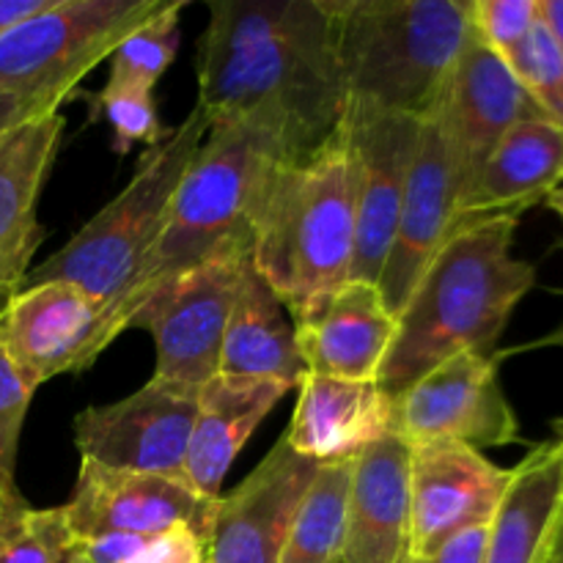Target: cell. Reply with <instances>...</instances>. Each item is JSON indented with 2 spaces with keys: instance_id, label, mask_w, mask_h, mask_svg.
<instances>
[{
  "instance_id": "obj_4",
  "label": "cell",
  "mask_w": 563,
  "mask_h": 563,
  "mask_svg": "<svg viewBox=\"0 0 563 563\" xmlns=\"http://www.w3.org/2000/svg\"><path fill=\"white\" fill-rule=\"evenodd\" d=\"M346 110L423 121L473 33L471 0H324Z\"/></svg>"
},
{
  "instance_id": "obj_37",
  "label": "cell",
  "mask_w": 563,
  "mask_h": 563,
  "mask_svg": "<svg viewBox=\"0 0 563 563\" xmlns=\"http://www.w3.org/2000/svg\"><path fill=\"white\" fill-rule=\"evenodd\" d=\"M49 0H0V36H3L9 27L20 25L22 20L33 16L36 11L47 9Z\"/></svg>"
},
{
  "instance_id": "obj_25",
  "label": "cell",
  "mask_w": 563,
  "mask_h": 563,
  "mask_svg": "<svg viewBox=\"0 0 563 563\" xmlns=\"http://www.w3.org/2000/svg\"><path fill=\"white\" fill-rule=\"evenodd\" d=\"M220 374L269 379L286 388H297L306 374L297 352L295 322L267 280L256 273L253 258H247L242 269L240 291L225 324Z\"/></svg>"
},
{
  "instance_id": "obj_10",
  "label": "cell",
  "mask_w": 563,
  "mask_h": 563,
  "mask_svg": "<svg viewBox=\"0 0 563 563\" xmlns=\"http://www.w3.org/2000/svg\"><path fill=\"white\" fill-rule=\"evenodd\" d=\"M124 330L113 308L60 280L20 286L0 308V341L33 388L91 368Z\"/></svg>"
},
{
  "instance_id": "obj_41",
  "label": "cell",
  "mask_w": 563,
  "mask_h": 563,
  "mask_svg": "<svg viewBox=\"0 0 563 563\" xmlns=\"http://www.w3.org/2000/svg\"><path fill=\"white\" fill-rule=\"evenodd\" d=\"M550 563H563V533L559 537V544H555L553 559H550Z\"/></svg>"
},
{
  "instance_id": "obj_27",
  "label": "cell",
  "mask_w": 563,
  "mask_h": 563,
  "mask_svg": "<svg viewBox=\"0 0 563 563\" xmlns=\"http://www.w3.org/2000/svg\"><path fill=\"white\" fill-rule=\"evenodd\" d=\"M82 97L88 99L91 121H108L110 148L119 157L130 154L135 143H146V148H152L168 135L159 121L154 88L108 77L97 93H82Z\"/></svg>"
},
{
  "instance_id": "obj_16",
  "label": "cell",
  "mask_w": 563,
  "mask_h": 563,
  "mask_svg": "<svg viewBox=\"0 0 563 563\" xmlns=\"http://www.w3.org/2000/svg\"><path fill=\"white\" fill-rule=\"evenodd\" d=\"M456 203H460V190H456L454 163L445 146L443 126L432 113L421 121L418 130L416 157L407 176L396 234L377 280L385 306L396 319L405 311L434 253L451 234Z\"/></svg>"
},
{
  "instance_id": "obj_29",
  "label": "cell",
  "mask_w": 563,
  "mask_h": 563,
  "mask_svg": "<svg viewBox=\"0 0 563 563\" xmlns=\"http://www.w3.org/2000/svg\"><path fill=\"white\" fill-rule=\"evenodd\" d=\"M509 69L522 82L539 113L563 130V53L542 20H537Z\"/></svg>"
},
{
  "instance_id": "obj_14",
  "label": "cell",
  "mask_w": 563,
  "mask_h": 563,
  "mask_svg": "<svg viewBox=\"0 0 563 563\" xmlns=\"http://www.w3.org/2000/svg\"><path fill=\"white\" fill-rule=\"evenodd\" d=\"M421 121L346 110L344 132L355 163V262L350 280L377 284L396 234Z\"/></svg>"
},
{
  "instance_id": "obj_34",
  "label": "cell",
  "mask_w": 563,
  "mask_h": 563,
  "mask_svg": "<svg viewBox=\"0 0 563 563\" xmlns=\"http://www.w3.org/2000/svg\"><path fill=\"white\" fill-rule=\"evenodd\" d=\"M489 544V522L487 526H473L465 531L445 539L438 550L418 559H407V563H487Z\"/></svg>"
},
{
  "instance_id": "obj_33",
  "label": "cell",
  "mask_w": 563,
  "mask_h": 563,
  "mask_svg": "<svg viewBox=\"0 0 563 563\" xmlns=\"http://www.w3.org/2000/svg\"><path fill=\"white\" fill-rule=\"evenodd\" d=\"M207 539L190 528H174L157 537H137L121 563H207Z\"/></svg>"
},
{
  "instance_id": "obj_24",
  "label": "cell",
  "mask_w": 563,
  "mask_h": 563,
  "mask_svg": "<svg viewBox=\"0 0 563 563\" xmlns=\"http://www.w3.org/2000/svg\"><path fill=\"white\" fill-rule=\"evenodd\" d=\"M563 185V130L548 119H526L495 146L471 192L456 209L460 220L522 218Z\"/></svg>"
},
{
  "instance_id": "obj_32",
  "label": "cell",
  "mask_w": 563,
  "mask_h": 563,
  "mask_svg": "<svg viewBox=\"0 0 563 563\" xmlns=\"http://www.w3.org/2000/svg\"><path fill=\"white\" fill-rule=\"evenodd\" d=\"M33 394L36 388L22 377L0 341V484L5 489H16V454Z\"/></svg>"
},
{
  "instance_id": "obj_2",
  "label": "cell",
  "mask_w": 563,
  "mask_h": 563,
  "mask_svg": "<svg viewBox=\"0 0 563 563\" xmlns=\"http://www.w3.org/2000/svg\"><path fill=\"white\" fill-rule=\"evenodd\" d=\"M520 218L460 220L399 313L396 339L377 385L396 399L438 363L478 352L495 355L537 267L511 253Z\"/></svg>"
},
{
  "instance_id": "obj_21",
  "label": "cell",
  "mask_w": 563,
  "mask_h": 563,
  "mask_svg": "<svg viewBox=\"0 0 563 563\" xmlns=\"http://www.w3.org/2000/svg\"><path fill=\"white\" fill-rule=\"evenodd\" d=\"M396 328L377 284L346 280L313 317L295 322L297 352L306 372L377 383Z\"/></svg>"
},
{
  "instance_id": "obj_40",
  "label": "cell",
  "mask_w": 563,
  "mask_h": 563,
  "mask_svg": "<svg viewBox=\"0 0 563 563\" xmlns=\"http://www.w3.org/2000/svg\"><path fill=\"white\" fill-rule=\"evenodd\" d=\"M533 346H563V324L559 330H555V333H550L548 339H542V341H537V344Z\"/></svg>"
},
{
  "instance_id": "obj_39",
  "label": "cell",
  "mask_w": 563,
  "mask_h": 563,
  "mask_svg": "<svg viewBox=\"0 0 563 563\" xmlns=\"http://www.w3.org/2000/svg\"><path fill=\"white\" fill-rule=\"evenodd\" d=\"M544 203H548V207L553 209L555 214H559V218H561V223H563V185L559 187V190H553V192H550V196H548V201H544Z\"/></svg>"
},
{
  "instance_id": "obj_35",
  "label": "cell",
  "mask_w": 563,
  "mask_h": 563,
  "mask_svg": "<svg viewBox=\"0 0 563 563\" xmlns=\"http://www.w3.org/2000/svg\"><path fill=\"white\" fill-rule=\"evenodd\" d=\"M47 113H60L58 108L44 102H33V99H22V97H9V93H0V137L5 132H11L14 126L25 124V121L38 119V115Z\"/></svg>"
},
{
  "instance_id": "obj_17",
  "label": "cell",
  "mask_w": 563,
  "mask_h": 563,
  "mask_svg": "<svg viewBox=\"0 0 563 563\" xmlns=\"http://www.w3.org/2000/svg\"><path fill=\"white\" fill-rule=\"evenodd\" d=\"M319 467L280 438L234 493L220 495L207 561L278 563L297 506Z\"/></svg>"
},
{
  "instance_id": "obj_15",
  "label": "cell",
  "mask_w": 563,
  "mask_h": 563,
  "mask_svg": "<svg viewBox=\"0 0 563 563\" xmlns=\"http://www.w3.org/2000/svg\"><path fill=\"white\" fill-rule=\"evenodd\" d=\"M509 471L460 443L410 445V559L493 520Z\"/></svg>"
},
{
  "instance_id": "obj_5",
  "label": "cell",
  "mask_w": 563,
  "mask_h": 563,
  "mask_svg": "<svg viewBox=\"0 0 563 563\" xmlns=\"http://www.w3.org/2000/svg\"><path fill=\"white\" fill-rule=\"evenodd\" d=\"M280 163L267 141L236 121H212L170 201L168 218L115 313L130 330L148 291L231 247L253 245V212L269 168Z\"/></svg>"
},
{
  "instance_id": "obj_6",
  "label": "cell",
  "mask_w": 563,
  "mask_h": 563,
  "mask_svg": "<svg viewBox=\"0 0 563 563\" xmlns=\"http://www.w3.org/2000/svg\"><path fill=\"white\" fill-rule=\"evenodd\" d=\"M207 132V113L196 104L181 124L168 130L163 143L146 148L130 185L104 203L60 251L27 273L22 286L60 280L115 311L157 242L181 176Z\"/></svg>"
},
{
  "instance_id": "obj_12",
  "label": "cell",
  "mask_w": 563,
  "mask_h": 563,
  "mask_svg": "<svg viewBox=\"0 0 563 563\" xmlns=\"http://www.w3.org/2000/svg\"><path fill=\"white\" fill-rule=\"evenodd\" d=\"M456 174L460 203L506 132L526 119H544L515 71L473 31L434 108ZM456 203V209H460Z\"/></svg>"
},
{
  "instance_id": "obj_18",
  "label": "cell",
  "mask_w": 563,
  "mask_h": 563,
  "mask_svg": "<svg viewBox=\"0 0 563 563\" xmlns=\"http://www.w3.org/2000/svg\"><path fill=\"white\" fill-rule=\"evenodd\" d=\"M394 434V399L374 379H341L306 372L286 443L319 465L352 462L377 440Z\"/></svg>"
},
{
  "instance_id": "obj_19",
  "label": "cell",
  "mask_w": 563,
  "mask_h": 563,
  "mask_svg": "<svg viewBox=\"0 0 563 563\" xmlns=\"http://www.w3.org/2000/svg\"><path fill=\"white\" fill-rule=\"evenodd\" d=\"M410 559V445L396 434L352 460L341 563Z\"/></svg>"
},
{
  "instance_id": "obj_23",
  "label": "cell",
  "mask_w": 563,
  "mask_h": 563,
  "mask_svg": "<svg viewBox=\"0 0 563 563\" xmlns=\"http://www.w3.org/2000/svg\"><path fill=\"white\" fill-rule=\"evenodd\" d=\"M289 390L269 379L229 374L209 379L198 390L196 421L185 456V482L203 498L218 500L231 462Z\"/></svg>"
},
{
  "instance_id": "obj_28",
  "label": "cell",
  "mask_w": 563,
  "mask_h": 563,
  "mask_svg": "<svg viewBox=\"0 0 563 563\" xmlns=\"http://www.w3.org/2000/svg\"><path fill=\"white\" fill-rule=\"evenodd\" d=\"M185 0H168L146 25L124 38L110 55V80H130L154 88L179 53V16Z\"/></svg>"
},
{
  "instance_id": "obj_8",
  "label": "cell",
  "mask_w": 563,
  "mask_h": 563,
  "mask_svg": "<svg viewBox=\"0 0 563 563\" xmlns=\"http://www.w3.org/2000/svg\"><path fill=\"white\" fill-rule=\"evenodd\" d=\"M247 258L251 247H231L143 297L130 330L141 328L154 335V379L198 394L218 377L225 324Z\"/></svg>"
},
{
  "instance_id": "obj_7",
  "label": "cell",
  "mask_w": 563,
  "mask_h": 563,
  "mask_svg": "<svg viewBox=\"0 0 563 563\" xmlns=\"http://www.w3.org/2000/svg\"><path fill=\"white\" fill-rule=\"evenodd\" d=\"M168 0H49L0 36V93L60 110L77 86Z\"/></svg>"
},
{
  "instance_id": "obj_3",
  "label": "cell",
  "mask_w": 563,
  "mask_h": 563,
  "mask_svg": "<svg viewBox=\"0 0 563 563\" xmlns=\"http://www.w3.org/2000/svg\"><path fill=\"white\" fill-rule=\"evenodd\" d=\"M251 258L289 311L313 317L355 262V163L341 130L300 163H275L253 212Z\"/></svg>"
},
{
  "instance_id": "obj_20",
  "label": "cell",
  "mask_w": 563,
  "mask_h": 563,
  "mask_svg": "<svg viewBox=\"0 0 563 563\" xmlns=\"http://www.w3.org/2000/svg\"><path fill=\"white\" fill-rule=\"evenodd\" d=\"M64 126V115L47 113L0 137V302L27 278L44 236L38 196L53 170Z\"/></svg>"
},
{
  "instance_id": "obj_13",
  "label": "cell",
  "mask_w": 563,
  "mask_h": 563,
  "mask_svg": "<svg viewBox=\"0 0 563 563\" xmlns=\"http://www.w3.org/2000/svg\"><path fill=\"white\" fill-rule=\"evenodd\" d=\"M218 500L198 495L185 478L110 471L97 462L80 460L77 484L64 511L75 539L110 533L157 537L174 528H190L207 539L209 548Z\"/></svg>"
},
{
  "instance_id": "obj_38",
  "label": "cell",
  "mask_w": 563,
  "mask_h": 563,
  "mask_svg": "<svg viewBox=\"0 0 563 563\" xmlns=\"http://www.w3.org/2000/svg\"><path fill=\"white\" fill-rule=\"evenodd\" d=\"M539 3V20L555 38L559 49L563 53V0H537Z\"/></svg>"
},
{
  "instance_id": "obj_30",
  "label": "cell",
  "mask_w": 563,
  "mask_h": 563,
  "mask_svg": "<svg viewBox=\"0 0 563 563\" xmlns=\"http://www.w3.org/2000/svg\"><path fill=\"white\" fill-rule=\"evenodd\" d=\"M0 563H77V539L64 506L27 509L20 528L0 544Z\"/></svg>"
},
{
  "instance_id": "obj_26",
  "label": "cell",
  "mask_w": 563,
  "mask_h": 563,
  "mask_svg": "<svg viewBox=\"0 0 563 563\" xmlns=\"http://www.w3.org/2000/svg\"><path fill=\"white\" fill-rule=\"evenodd\" d=\"M352 462L322 465L302 495L278 563H341Z\"/></svg>"
},
{
  "instance_id": "obj_1",
  "label": "cell",
  "mask_w": 563,
  "mask_h": 563,
  "mask_svg": "<svg viewBox=\"0 0 563 563\" xmlns=\"http://www.w3.org/2000/svg\"><path fill=\"white\" fill-rule=\"evenodd\" d=\"M198 108L251 126L278 154H317L346 115L333 20L324 0H209L196 53Z\"/></svg>"
},
{
  "instance_id": "obj_31",
  "label": "cell",
  "mask_w": 563,
  "mask_h": 563,
  "mask_svg": "<svg viewBox=\"0 0 563 563\" xmlns=\"http://www.w3.org/2000/svg\"><path fill=\"white\" fill-rule=\"evenodd\" d=\"M537 20V0H471L473 31L506 64L520 53Z\"/></svg>"
},
{
  "instance_id": "obj_11",
  "label": "cell",
  "mask_w": 563,
  "mask_h": 563,
  "mask_svg": "<svg viewBox=\"0 0 563 563\" xmlns=\"http://www.w3.org/2000/svg\"><path fill=\"white\" fill-rule=\"evenodd\" d=\"M198 394L148 379L113 405L88 407L75 418L80 460L110 471L185 478V456Z\"/></svg>"
},
{
  "instance_id": "obj_9",
  "label": "cell",
  "mask_w": 563,
  "mask_h": 563,
  "mask_svg": "<svg viewBox=\"0 0 563 563\" xmlns=\"http://www.w3.org/2000/svg\"><path fill=\"white\" fill-rule=\"evenodd\" d=\"M500 355L460 352L394 399V434L407 445L460 443L487 451L520 443V421L498 377Z\"/></svg>"
},
{
  "instance_id": "obj_42",
  "label": "cell",
  "mask_w": 563,
  "mask_h": 563,
  "mask_svg": "<svg viewBox=\"0 0 563 563\" xmlns=\"http://www.w3.org/2000/svg\"><path fill=\"white\" fill-rule=\"evenodd\" d=\"M207 563H209V561H207Z\"/></svg>"
},
{
  "instance_id": "obj_22",
  "label": "cell",
  "mask_w": 563,
  "mask_h": 563,
  "mask_svg": "<svg viewBox=\"0 0 563 563\" xmlns=\"http://www.w3.org/2000/svg\"><path fill=\"white\" fill-rule=\"evenodd\" d=\"M563 533V421L509 471L489 520L487 563H550Z\"/></svg>"
},
{
  "instance_id": "obj_36",
  "label": "cell",
  "mask_w": 563,
  "mask_h": 563,
  "mask_svg": "<svg viewBox=\"0 0 563 563\" xmlns=\"http://www.w3.org/2000/svg\"><path fill=\"white\" fill-rule=\"evenodd\" d=\"M27 509H31V506L22 500L20 489H5L3 484H0V544L20 528Z\"/></svg>"
}]
</instances>
